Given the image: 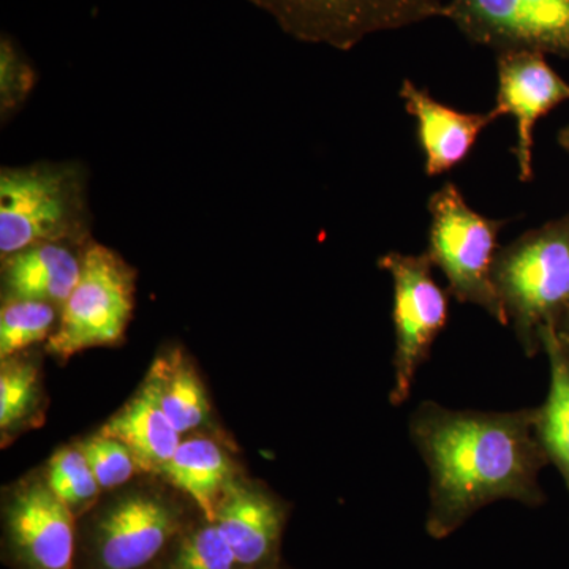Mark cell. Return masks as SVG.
<instances>
[{
  "label": "cell",
  "instance_id": "obj_1",
  "mask_svg": "<svg viewBox=\"0 0 569 569\" xmlns=\"http://www.w3.org/2000/svg\"><path fill=\"white\" fill-rule=\"evenodd\" d=\"M537 407L515 411L455 410L425 400L408 422L429 471L426 533L445 539L496 501L539 508V475L549 466L539 443Z\"/></svg>",
  "mask_w": 569,
  "mask_h": 569
},
{
  "label": "cell",
  "instance_id": "obj_2",
  "mask_svg": "<svg viewBox=\"0 0 569 569\" xmlns=\"http://www.w3.org/2000/svg\"><path fill=\"white\" fill-rule=\"evenodd\" d=\"M89 168L81 160H41L0 170V254L39 242L91 241Z\"/></svg>",
  "mask_w": 569,
  "mask_h": 569
},
{
  "label": "cell",
  "instance_id": "obj_3",
  "mask_svg": "<svg viewBox=\"0 0 569 569\" xmlns=\"http://www.w3.org/2000/svg\"><path fill=\"white\" fill-rule=\"evenodd\" d=\"M493 282L523 353L541 351V332L569 307V212L500 247Z\"/></svg>",
  "mask_w": 569,
  "mask_h": 569
},
{
  "label": "cell",
  "instance_id": "obj_4",
  "mask_svg": "<svg viewBox=\"0 0 569 569\" xmlns=\"http://www.w3.org/2000/svg\"><path fill=\"white\" fill-rule=\"evenodd\" d=\"M430 213L427 257L440 269L448 295L459 305L477 306L503 326L507 310L493 282L498 234L508 220H493L475 211L458 186L445 182L427 201Z\"/></svg>",
  "mask_w": 569,
  "mask_h": 569
},
{
  "label": "cell",
  "instance_id": "obj_5",
  "mask_svg": "<svg viewBox=\"0 0 569 569\" xmlns=\"http://www.w3.org/2000/svg\"><path fill=\"white\" fill-rule=\"evenodd\" d=\"M287 36L351 51L367 37L447 18L449 0H249Z\"/></svg>",
  "mask_w": 569,
  "mask_h": 569
},
{
  "label": "cell",
  "instance_id": "obj_6",
  "mask_svg": "<svg viewBox=\"0 0 569 569\" xmlns=\"http://www.w3.org/2000/svg\"><path fill=\"white\" fill-rule=\"evenodd\" d=\"M134 280V269L121 254L91 239L82 250L80 280L62 306L48 351L71 356L119 342L132 318Z\"/></svg>",
  "mask_w": 569,
  "mask_h": 569
},
{
  "label": "cell",
  "instance_id": "obj_7",
  "mask_svg": "<svg viewBox=\"0 0 569 569\" xmlns=\"http://www.w3.org/2000/svg\"><path fill=\"white\" fill-rule=\"evenodd\" d=\"M378 268L392 280L396 347L389 403L400 407L410 399L419 369L448 323V295L433 279V264L426 252H388L378 258Z\"/></svg>",
  "mask_w": 569,
  "mask_h": 569
},
{
  "label": "cell",
  "instance_id": "obj_8",
  "mask_svg": "<svg viewBox=\"0 0 569 569\" xmlns=\"http://www.w3.org/2000/svg\"><path fill=\"white\" fill-rule=\"evenodd\" d=\"M569 102V82L557 73L546 54L511 50L497 54V96L492 111L497 119L511 116L516 121L512 156L519 181L533 179L535 127L550 111Z\"/></svg>",
  "mask_w": 569,
  "mask_h": 569
},
{
  "label": "cell",
  "instance_id": "obj_9",
  "mask_svg": "<svg viewBox=\"0 0 569 569\" xmlns=\"http://www.w3.org/2000/svg\"><path fill=\"white\" fill-rule=\"evenodd\" d=\"M181 531L178 511L151 493L122 497L93 526V561L99 569H144Z\"/></svg>",
  "mask_w": 569,
  "mask_h": 569
},
{
  "label": "cell",
  "instance_id": "obj_10",
  "mask_svg": "<svg viewBox=\"0 0 569 569\" xmlns=\"http://www.w3.org/2000/svg\"><path fill=\"white\" fill-rule=\"evenodd\" d=\"M7 541L24 569H73V511L48 485H31L13 497L6 519Z\"/></svg>",
  "mask_w": 569,
  "mask_h": 569
},
{
  "label": "cell",
  "instance_id": "obj_11",
  "mask_svg": "<svg viewBox=\"0 0 569 569\" xmlns=\"http://www.w3.org/2000/svg\"><path fill=\"white\" fill-rule=\"evenodd\" d=\"M399 96L417 121L418 144L429 178L449 173L466 162L481 133L497 121L492 111L466 112L447 107L411 80L402 81Z\"/></svg>",
  "mask_w": 569,
  "mask_h": 569
},
{
  "label": "cell",
  "instance_id": "obj_12",
  "mask_svg": "<svg viewBox=\"0 0 569 569\" xmlns=\"http://www.w3.org/2000/svg\"><path fill=\"white\" fill-rule=\"evenodd\" d=\"M213 522L233 550L239 569H279L287 509L274 497L231 482Z\"/></svg>",
  "mask_w": 569,
  "mask_h": 569
},
{
  "label": "cell",
  "instance_id": "obj_13",
  "mask_svg": "<svg viewBox=\"0 0 569 569\" xmlns=\"http://www.w3.org/2000/svg\"><path fill=\"white\" fill-rule=\"evenodd\" d=\"M84 247L39 242L2 258L6 301L33 299L66 305L80 280Z\"/></svg>",
  "mask_w": 569,
  "mask_h": 569
},
{
  "label": "cell",
  "instance_id": "obj_14",
  "mask_svg": "<svg viewBox=\"0 0 569 569\" xmlns=\"http://www.w3.org/2000/svg\"><path fill=\"white\" fill-rule=\"evenodd\" d=\"M100 433L122 441L142 471H163L181 445V433L164 415L151 376L132 402L114 415Z\"/></svg>",
  "mask_w": 569,
  "mask_h": 569
},
{
  "label": "cell",
  "instance_id": "obj_15",
  "mask_svg": "<svg viewBox=\"0 0 569 569\" xmlns=\"http://www.w3.org/2000/svg\"><path fill=\"white\" fill-rule=\"evenodd\" d=\"M541 351L549 361V391L537 407L535 430L549 463L559 470L569 496V358L556 326L541 332Z\"/></svg>",
  "mask_w": 569,
  "mask_h": 569
},
{
  "label": "cell",
  "instance_id": "obj_16",
  "mask_svg": "<svg viewBox=\"0 0 569 569\" xmlns=\"http://www.w3.org/2000/svg\"><path fill=\"white\" fill-rule=\"evenodd\" d=\"M163 473L192 498L206 520H216L217 508L231 485V463L227 455L208 438L181 441Z\"/></svg>",
  "mask_w": 569,
  "mask_h": 569
},
{
  "label": "cell",
  "instance_id": "obj_17",
  "mask_svg": "<svg viewBox=\"0 0 569 569\" xmlns=\"http://www.w3.org/2000/svg\"><path fill=\"white\" fill-rule=\"evenodd\" d=\"M151 377L159 391L160 406L179 433L197 429L208 418V400L200 380L182 361L160 359Z\"/></svg>",
  "mask_w": 569,
  "mask_h": 569
},
{
  "label": "cell",
  "instance_id": "obj_18",
  "mask_svg": "<svg viewBox=\"0 0 569 569\" xmlns=\"http://www.w3.org/2000/svg\"><path fill=\"white\" fill-rule=\"evenodd\" d=\"M56 306L33 299H10L0 312V355L2 358L50 339L54 332Z\"/></svg>",
  "mask_w": 569,
  "mask_h": 569
},
{
  "label": "cell",
  "instance_id": "obj_19",
  "mask_svg": "<svg viewBox=\"0 0 569 569\" xmlns=\"http://www.w3.org/2000/svg\"><path fill=\"white\" fill-rule=\"evenodd\" d=\"M39 81V71L13 37H0V122L20 114Z\"/></svg>",
  "mask_w": 569,
  "mask_h": 569
},
{
  "label": "cell",
  "instance_id": "obj_20",
  "mask_svg": "<svg viewBox=\"0 0 569 569\" xmlns=\"http://www.w3.org/2000/svg\"><path fill=\"white\" fill-rule=\"evenodd\" d=\"M48 486L71 511L91 503L102 489L80 448H63L52 456Z\"/></svg>",
  "mask_w": 569,
  "mask_h": 569
},
{
  "label": "cell",
  "instance_id": "obj_21",
  "mask_svg": "<svg viewBox=\"0 0 569 569\" xmlns=\"http://www.w3.org/2000/svg\"><path fill=\"white\" fill-rule=\"evenodd\" d=\"M170 569H239L233 550L211 520L183 535Z\"/></svg>",
  "mask_w": 569,
  "mask_h": 569
},
{
  "label": "cell",
  "instance_id": "obj_22",
  "mask_svg": "<svg viewBox=\"0 0 569 569\" xmlns=\"http://www.w3.org/2000/svg\"><path fill=\"white\" fill-rule=\"evenodd\" d=\"M37 370L31 365H6L0 376V427L3 432L20 425L37 406Z\"/></svg>",
  "mask_w": 569,
  "mask_h": 569
},
{
  "label": "cell",
  "instance_id": "obj_23",
  "mask_svg": "<svg viewBox=\"0 0 569 569\" xmlns=\"http://www.w3.org/2000/svg\"><path fill=\"white\" fill-rule=\"evenodd\" d=\"M80 449L102 489L126 485L140 468L132 451L122 441L103 433L89 438L80 445Z\"/></svg>",
  "mask_w": 569,
  "mask_h": 569
},
{
  "label": "cell",
  "instance_id": "obj_24",
  "mask_svg": "<svg viewBox=\"0 0 569 569\" xmlns=\"http://www.w3.org/2000/svg\"><path fill=\"white\" fill-rule=\"evenodd\" d=\"M556 331L560 339L569 346V307L567 312L563 313V317L560 318L559 323H557Z\"/></svg>",
  "mask_w": 569,
  "mask_h": 569
},
{
  "label": "cell",
  "instance_id": "obj_25",
  "mask_svg": "<svg viewBox=\"0 0 569 569\" xmlns=\"http://www.w3.org/2000/svg\"><path fill=\"white\" fill-rule=\"evenodd\" d=\"M557 141H559L560 148L569 153V126L560 130L559 134H557Z\"/></svg>",
  "mask_w": 569,
  "mask_h": 569
},
{
  "label": "cell",
  "instance_id": "obj_26",
  "mask_svg": "<svg viewBox=\"0 0 569 569\" xmlns=\"http://www.w3.org/2000/svg\"><path fill=\"white\" fill-rule=\"evenodd\" d=\"M559 336V335H557ZM560 339V337H559ZM560 343H561V347H563V350H565V353L568 355V358H569V346H567V343L563 342V340L560 339Z\"/></svg>",
  "mask_w": 569,
  "mask_h": 569
}]
</instances>
